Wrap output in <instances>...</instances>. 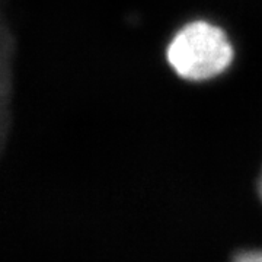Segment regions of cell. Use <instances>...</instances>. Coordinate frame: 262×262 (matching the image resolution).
Instances as JSON below:
<instances>
[{"label":"cell","mask_w":262,"mask_h":262,"mask_svg":"<svg viewBox=\"0 0 262 262\" xmlns=\"http://www.w3.org/2000/svg\"><path fill=\"white\" fill-rule=\"evenodd\" d=\"M232 262H262V251H244L239 252Z\"/></svg>","instance_id":"obj_2"},{"label":"cell","mask_w":262,"mask_h":262,"mask_svg":"<svg viewBox=\"0 0 262 262\" xmlns=\"http://www.w3.org/2000/svg\"><path fill=\"white\" fill-rule=\"evenodd\" d=\"M233 46L220 27L207 20L184 25L166 48L172 70L189 82H204L220 76L233 61Z\"/></svg>","instance_id":"obj_1"},{"label":"cell","mask_w":262,"mask_h":262,"mask_svg":"<svg viewBox=\"0 0 262 262\" xmlns=\"http://www.w3.org/2000/svg\"><path fill=\"white\" fill-rule=\"evenodd\" d=\"M258 191H259V196L262 200V172H261V178H259V182H258Z\"/></svg>","instance_id":"obj_3"}]
</instances>
